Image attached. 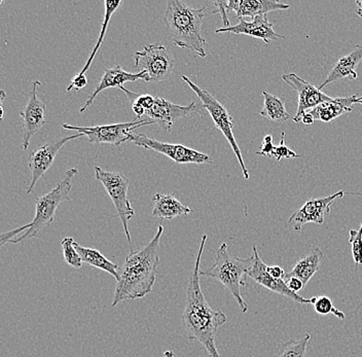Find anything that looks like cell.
<instances>
[{"label":"cell","instance_id":"d4e9b609","mask_svg":"<svg viewBox=\"0 0 362 357\" xmlns=\"http://www.w3.org/2000/svg\"><path fill=\"white\" fill-rule=\"evenodd\" d=\"M264 95V107L260 115L276 123H286L291 119V115L285 108V101L283 98L271 94L267 91H262Z\"/></svg>","mask_w":362,"mask_h":357},{"label":"cell","instance_id":"8992f818","mask_svg":"<svg viewBox=\"0 0 362 357\" xmlns=\"http://www.w3.org/2000/svg\"><path fill=\"white\" fill-rule=\"evenodd\" d=\"M181 78L187 83V86L194 92V94L200 98L203 107L207 110L208 114H209L211 119H214L215 127L223 133V136L226 137V139L228 140V144H230V148H232L233 151H234L238 162H239L240 166H241L244 177H245L246 180H249L250 174H249L247 167H246L243 157H242L241 148L238 146L234 132H233V128H234L235 124L232 115L228 112L225 106L219 103L214 96H212L209 92L201 89L199 86L192 83L187 76H182Z\"/></svg>","mask_w":362,"mask_h":357},{"label":"cell","instance_id":"30bf717a","mask_svg":"<svg viewBox=\"0 0 362 357\" xmlns=\"http://www.w3.org/2000/svg\"><path fill=\"white\" fill-rule=\"evenodd\" d=\"M131 142L146 150L162 153L176 164H210L212 163L211 157L201 151L192 150L183 144H167V142L149 139L142 133H133Z\"/></svg>","mask_w":362,"mask_h":357},{"label":"cell","instance_id":"277c9868","mask_svg":"<svg viewBox=\"0 0 362 357\" xmlns=\"http://www.w3.org/2000/svg\"><path fill=\"white\" fill-rule=\"evenodd\" d=\"M255 257L242 259L228 252V245L223 243L215 254V263L208 270H201L202 276L214 278L221 282L236 300L242 313H247L249 306L241 295V286H244V276L247 275L253 265Z\"/></svg>","mask_w":362,"mask_h":357},{"label":"cell","instance_id":"484cf974","mask_svg":"<svg viewBox=\"0 0 362 357\" xmlns=\"http://www.w3.org/2000/svg\"><path fill=\"white\" fill-rule=\"evenodd\" d=\"M122 1H110V0H106L104 1V6H105V13H104L103 23H102L101 33L99 35L98 42L95 45L94 49H93L92 53H90L89 59H88L87 63L85 66L83 67L81 71L79 72L81 74H85L86 72L89 70L90 65H92L93 61L96 57V54L98 53L100 49L102 42H103L104 37H105L106 33H107L108 24H110V19H112L113 13L117 12V8L121 6Z\"/></svg>","mask_w":362,"mask_h":357},{"label":"cell","instance_id":"52a82bcc","mask_svg":"<svg viewBox=\"0 0 362 357\" xmlns=\"http://www.w3.org/2000/svg\"><path fill=\"white\" fill-rule=\"evenodd\" d=\"M95 175H96V180L105 187L106 192L112 199L113 205L117 209V216L121 218L123 223L127 241L131 244L132 238H131L128 223L135 216V210L133 209L132 204L128 198L130 180L124 174L105 171L98 166L95 167Z\"/></svg>","mask_w":362,"mask_h":357},{"label":"cell","instance_id":"9a60e30c","mask_svg":"<svg viewBox=\"0 0 362 357\" xmlns=\"http://www.w3.org/2000/svg\"><path fill=\"white\" fill-rule=\"evenodd\" d=\"M199 110H200V107L194 103L189 105L181 106L170 103L167 99L156 97L153 107L147 110L146 115L147 119L158 124L165 132H170L172 126L176 122L187 115L198 112Z\"/></svg>","mask_w":362,"mask_h":357},{"label":"cell","instance_id":"f1b7e54d","mask_svg":"<svg viewBox=\"0 0 362 357\" xmlns=\"http://www.w3.org/2000/svg\"><path fill=\"white\" fill-rule=\"evenodd\" d=\"M312 304L317 313L320 315H332L339 318V320H345L346 315L343 311L339 310L334 306L332 300L327 295H318V297L311 298Z\"/></svg>","mask_w":362,"mask_h":357},{"label":"cell","instance_id":"74e56055","mask_svg":"<svg viewBox=\"0 0 362 357\" xmlns=\"http://www.w3.org/2000/svg\"><path fill=\"white\" fill-rule=\"evenodd\" d=\"M267 271H268L269 275L275 279H284L286 276L284 269L279 266H267Z\"/></svg>","mask_w":362,"mask_h":357},{"label":"cell","instance_id":"5bb4252c","mask_svg":"<svg viewBox=\"0 0 362 357\" xmlns=\"http://www.w3.org/2000/svg\"><path fill=\"white\" fill-rule=\"evenodd\" d=\"M282 80L293 88L298 94V106L296 114L294 115V123L302 122L303 117L307 114L308 110H313L319 104L332 100V97L328 96L305 80H303L296 74H285L282 76Z\"/></svg>","mask_w":362,"mask_h":357},{"label":"cell","instance_id":"603a6c76","mask_svg":"<svg viewBox=\"0 0 362 357\" xmlns=\"http://www.w3.org/2000/svg\"><path fill=\"white\" fill-rule=\"evenodd\" d=\"M325 257L322 250L320 248H315L310 254L296 262L293 270L287 273L285 277H296L304 282L305 286H308L312 277L316 274L320 268V263Z\"/></svg>","mask_w":362,"mask_h":357},{"label":"cell","instance_id":"ba28073f","mask_svg":"<svg viewBox=\"0 0 362 357\" xmlns=\"http://www.w3.org/2000/svg\"><path fill=\"white\" fill-rule=\"evenodd\" d=\"M148 119H136L128 123L110 124V125L94 126V127H76L70 124H63L65 130L76 131L87 136L90 144H113L121 146L124 142H131V137L136 129L153 125Z\"/></svg>","mask_w":362,"mask_h":357},{"label":"cell","instance_id":"9c48e42d","mask_svg":"<svg viewBox=\"0 0 362 357\" xmlns=\"http://www.w3.org/2000/svg\"><path fill=\"white\" fill-rule=\"evenodd\" d=\"M135 67L146 70L151 81L168 80L174 70V58L168 49L160 44L148 45L135 54Z\"/></svg>","mask_w":362,"mask_h":357},{"label":"cell","instance_id":"e575fe53","mask_svg":"<svg viewBox=\"0 0 362 357\" xmlns=\"http://www.w3.org/2000/svg\"><path fill=\"white\" fill-rule=\"evenodd\" d=\"M212 4L216 6V10L214 11V13H219L221 15V19H223V23L225 25L223 28H228L230 27V21L228 19V6H226V1H214Z\"/></svg>","mask_w":362,"mask_h":357},{"label":"cell","instance_id":"d6a6232c","mask_svg":"<svg viewBox=\"0 0 362 357\" xmlns=\"http://www.w3.org/2000/svg\"><path fill=\"white\" fill-rule=\"evenodd\" d=\"M274 150H275V144H274L273 136L268 134L264 137L262 148H260L259 151H257V155L271 158L273 157Z\"/></svg>","mask_w":362,"mask_h":357},{"label":"cell","instance_id":"6da1fadb","mask_svg":"<svg viewBox=\"0 0 362 357\" xmlns=\"http://www.w3.org/2000/svg\"><path fill=\"white\" fill-rule=\"evenodd\" d=\"M207 238V235H203L194 269L189 277L187 300L181 322L189 341L201 343L210 357H221L215 343V336L217 329L225 324L228 318L223 312L214 311L210 307L201 288V261Z\"/></svg>","mask_w":362,"mask_h":357},{"label":"cell","instance_id":"d6986e66","mask_svg":"<svg viewBox=\"0 0 362 357\" xmlns=\"http://www.w3.org/2000/svg\"><path fill=\"white\" fill-rule=\"evenodd\" d=\"M226 6L228 12L233 11L236 13V18L239 20L243 19L244 17H250L253 20L255 17L267 16V13L274 11L291 8V4L270 0H230L226 1Z\"/></svg>","mask_w":362,"mask_h":357},{"label":"cell","instance_id":"4fadbf2b","mask_svg":"<svg viewBox=\"0 0 362 357\" xmlns=\"http://www.w3.org/2000/svg\"><path fill=\"white\" fill-rule=\"evenodd\" d=\"M42 87L40 81H34L31 88L30 96L27 105L20 112L22 119L23 148L27 150L34 135L40 132L42 126L47 124L45 119V104L38 98V88Z\"/></svg>","mask_w":362,"mask_h":357},{"label":"cell","instance_id":"8fae6325","mask_svg":"<svg viewBox=\"0 0 362 357\" xmlns=\"http://www.w3.org/2000/svg\"><path fill=\"white\" fill-rule=\"evenodd\" d=\"M83 136L81 133L70 135V136L62 137L54 140V141L47 142L44 146H38L29 156L28 164L31 171V180L27 194H31L34 187L37 184L40 178L44 177L45 174L47 172L52 165L55 162L56 157L58 156L61 148L71 140L78 139Z\"/></svg>","mask_w":362,"mask_h":357},{"label":"cell","instance_id":"e0dca14e","mask_svg":"<svg viewBox=\"0 0 362 357\" xmlns=\"http://www.w3.org/2000/svg\"><path fill=\"white\" fill-rule=\"evenodd\" d=\"M139 80L144 81L146 83H151L146 70H141V71L132 74V72H128L122 69L121 65H117V66L112 67V69H106L101 81L97 85L96 89L90 95L87 103L81 106L79 112H86L87 108L90 107L96 97L98 96L99 93L104 91V90L110 89V88H121L123 87L124 83Z\"/></svg>","mask_w":362,"mask_h":357},{"label":"cell","instance_id":"cb8c5ba5","mask_svg":"<svg viewBox=\"0 0 362 357\" xmlns=\"http://www.w3.org/2000/svg\"><path fill=\"white\" fill-rule=\"evenodd\" d=\"M78 254L81 255L83 263L88 264L89 266L100 269L104 272H107L115 279H119V269L117 264L112 263L105 255L101 254L99 250L95 248L83 247L78 243H74Z\"/></svg>","mask_w":362,"mask_h":357},{"label":"cell","instance_id":"ac0fdd59","mask_svg":"<svg viewBox=\"0 0 362 357\" xmlns=\"http://www.w3.org/2000/svg\"><path fill=\"white\" fill-rule=\"evenodd\" d=\"M216 33H233V35H244L251 37L259 38L266 44H270L276 40H284V35H279L274 30V24L269 21L267 16L255 17L251 22L240 20L239 24L228 28L217 29Z\"/></svg>","mask_w":362,"mask_h":357},{"label":"cell","instance_id":"d590c367","mask_svg":"<svg viewBox=\"0 0 362 357\" xmlns=\"http://www.w3.org/2000/svg\"><path fill=\"white\" fill-rule=\"evenodd\" d=\"M29 228H30V223L22 226V227L11 230V232L4 233V234H1V236H0V245H4V244L8 242V241L11 242V240H13V239L16 238V235L19 234V233L23 232V230H28Z\"/></svg>","mask_w":362,"mask_h":357},{"label":"cell","instance_id":"7a4b0ae2","mask_svg":"<svg viewBox=\"0 0 362 357\" xmlns=\"http://www.w3.org/2000/svg\"><path fill=\"white\" fill-rule=\"evenodd\" d=\"M163 234L164 227L158 226L155 237L148 244L127 255L123 268L119 270L112 307L124 300L144 299L153 291L157 280Z\"/></svg>","mask_w":362,"mask_h":357},{"label":"cell","instance_id":"1f68e13d","mask_svg":"<svg viewBox=\"0 0 362 357\" xmlns=\"http://www.w3.org/2000/svg\"><path fill=\"white\" fill-rule=\"evenodd\" d=\"M285 133L283 132L281 135V140L278 146H275V150H274L273 157L276 158L277 162L281 161L282 159H296V158L300 157V155L291 150L288 146H285Z\"/></svg>","mask_w":362,"mask_h":357},{"label":"cell","instance_id":"83f0119b","mask_svg":"<svg viewBox=\"0 0 362 357\" xmlns=\"http://www.w3.org/2000/svg\"><path fill=\"white\" fill-rule=\"evenodd\" d=\"M311 336L305 334L300 340H291L282 346L279 357H305L308 345H309Z\"/></svg>","mask_w":362,"mask_h":357},{"label":"cell","instance_id":"836d02e7","mask_svg":"<svg viewBox=\"0 0 362 357\" xmlns=\"http://www.w3.org/2000/svg\"><path fill=\"white\" fill-rule=\"evenodd\" d=\"M87 85L88 78L86 74H78L74 76L70 85L68 86L66 92H70L72 89L76 90V91H79V90L83 89Z\"/></svg>","mask_w":362,"mask_h":357},{"label":"cell","instance_id":"ffe728a7","mask_svg":"<svg viewBox=\"0 0 362 357\" xmlns=\"http://www.w3.org/2000/svg\"><path fill=\"white\" fill-rule=\"evenodd\" d=\"M362 61V44L358 45L350 54L339 59L334 69L328 74L325 81L319 86L318 89L322 90L329 83L349 78L351 81L356 80V69Z\"/></svg>","mask_w":362,"mask_h":357},{"label":"cell","instance_id":"f35d334b","mask_svg":"<svg viewBox=\"0 0 362 357\" xmlns=\"http://www.w3.org/2000/svg\"><path fill=\"white\" fill-rule=\"evenodd\" d=\"M302 122L303 124H305V125H312V124H313L314 122H315V119H314V117H312V115H310L309 112H307V114H305L304 117H303Z\"/></svg>","mask_w":362,"mask_h":357},{"label":"cell","instance_id":"b9f144b4","mask_svg":"<svg viewBox=\"0 0 362 357\" xmlns=\"http://www.w3.org/2000/svg\"><path fill=\"white\" fill-rule=\"evenodd\" d=\"M164 357H175V356H174L173 351H171V350H168V351L165 352Z\"/></svg>","mask_w":362,"mask_h":357},{"label":"cell","instance_id":"3957f363","mask_svg":"<svg viewBox=\"0 0 362 357\" xmlns=\"http://www.w3.org/2000/svg\"><path fill=\"white\" fill-rule=\"evenodd\" d=\"M205 8H192L180 0H169L165 13V25L169 40L181 49H191L205 58L206 40L202 36Z\"/></svg>","mask_w":362,"mask_h":357},{"label":"cell","instance_id":"4dcf8cb0","mask_svg":"<svg viewBox=\"0 0 362 357\" xmlns=\"http://www.w3.org/2000/svg\"><path fill=\"white\" fill-rule=\"evenodd\" d=\"M349 242L355 265H362V223L358 230H350Z\"/></svg>","mask_w":362,"mask_h":357},{"label":"cell","instance_id":"7bdbcfd3","mask_svg":"<svg viewBox=\"0 0 362 357\" xmlns=\"http://www.w3.org/2000/svg\"><path fill=\"white\" fill-rule=\"evenodd\" d=\"M356 103L361 104L362 105V97H357Z\"/></svg>","mask_w":362,"mask_h":357},{"label":"cell","instance_id":"5b68a950","mask_svg":"<svg viewBox=\"0 0 362 357\" xmlns=\"http://www.w3.org/2000/svg\"><path fill=\"white\" fill-rule=\"evenodd\" d=\"M78 173V169H69L64 177L49 193L36 199L35 216L30 223V228L25 232L24 235L11 240V243L19 244L25 242L29 239H33L34 237H37L40 230L52 225L59 206L65 201L69 200V194L72 189V180Z\"/></svg>","mask_w":362,"mask_h":357},{"label":"cell","instance_id":"4316f807","mask_svg":"<svg viewBox=\"0 0 362 357\" xmlns=\"http://www.w3.org/2000/svg\"><path fill=\"white\" fill-rule=\"evenodd\" d=\"M119 89L128 97L131 106H132L133 112L137 115L138 119H140V117H142V115H146L147 110L153 107V103H155L156 97L151 96V95H139L137 93L129 91L124 87H121Z\"/></svg>","mask_w":362,"mask_h":357},{"label":"cell","instance_id":"2e32d148","mask_svg":"<svg viewBox=\"0 0 362 357\" xmlns=\"http://www.w3.org/2000/svg\"><path fill=\"white\" fill-rule=\"evenodd\" d=\"M252 250L255 261H253V265L248 271L246 277L251 278L259 286H264V288L274 291V293L284 295V297L288 298L294 302L300 303V304H312V299H305L304 297H300L298 293H294L293 291H291L285 283L284 279H275V278L269 275L268 271H267V265L262 261V257H259V252H257V244H253Z\"/></svg>","mask_w":362,"mask_h":357},{"label":"cell","instance_id":"60d3db41","mask_svg":"<svg viewBox=\"0 0 362 357\" xmlns=\"http://www.w3.org/2000/svg\"><path fill=\"white\" fill-rule=\"evenodd\" d=\"M357 6H358V8L356 10V15L358 16V17L362 18V0H357L356 1Z\"/></svg>","mask_w":362,"mask_h":357},{"label":"cell","instance_id":"f546056e","mask_svg":"<svg viewBox=\"0 0 362 357\" xmlns=\"http://www.w3.org/2000/svg\"><path fill=\"white\" fill-rule=\"evenodd\" d=\"M74 240L71 237L63 239L61 246H62L63 255H64V261L66 262L67 265L72 267V268L79 269L83 266V259L81 255L78 254L76 246H74Z\"/></svg>","mask_w":362,"mask_h":357},{"label":"cell","instance_id":"44dd1931","mask_svg":"<svg viewBox=\"0 0 362 357\" xmlns=\"http://www.w3.org/2000/svg\"><path fill=\"white\" fill-rule=\"evenodd\" d=\"M357 96L343 97V98H332V100L319 104L313 110H310V115L315 121L323 123H330L341 115L352 112V105L356 103Z\"/></svg>","mask_w":362,"mask_h":357},{"label":"cell","instance_id":"8d00e7d4","mask_svg":"<svg viewBox=\"0 0 362 357\" xmlns=\"http://www.w3.org/2000/svg\"><path fill=\"white\" fill-rule=\"evenodd\" d=\"M285 283L288 286V288L294 293H298L305 288L304 282L296 277H285Z\"/></svg>","mask_w":362,"mask_h":357},{"label":"cell","instance_id":"7c38bea8","mask_svg":"<svg viewBox=\"0 0 362 357\" xmlns=\"http://www.w3.org/2000/svg\"><path fill=\"white\" fill-rule=\"evenodd\" d=\"M345 191H339L322 198L311 199L307 201L300 209L296 212L288 219L289 225L293 227L294 232L300 233L305 225L310 223L323 225L325 223V216L329 214L330 207L334 204V201L339 198H343L345 196Z\"/></svg>","mask_w":362,"mask_h":357},{"label":"cell","instance_id":"ab89813d","mask_svg":"<svg viewBox=\"0 0 362 357\" xmlns=\"http://www.w3.org/2000/svg\"><path fill=\"white\" fill-rule=\"evenodd\" d=\"M6 91H4V90H1V92H0V100H1V103H0V108H1V119H4V99H6Z\"/></svg>","mask_w":362,"mask_h":357},{"label":"cell","instance_id":"7402d4cb","mask_svg":"<svg viewBox=\"0 0 362 357\" xmlns=\"http://www.w3.org/2000/svg\"><path fill=\"white\" fill-rule=\"evenodd\" d=\"M153 216L156 218L172 219L191 213V208L177 200L174 194H156L153 198Z\"/></svg>","mask_w":362,"mask_h":357}]
</instances>
